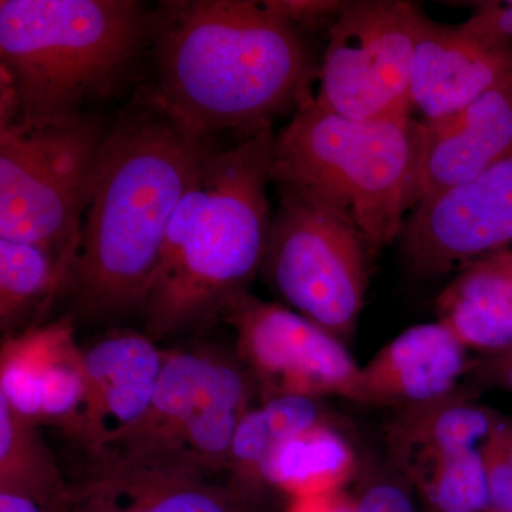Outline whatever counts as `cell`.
<instances>
[{
    "label": "cell",
    "instance_id": "cell-28",
    "mask_svg": "<svg viewBox=\"0 0 512 512\" xmlns=\"http://www.w3.org/2000/svg\"><path fill=\"white\" fill-rule=\"evenodd\" d=\"M264 8L276 18L299 26H319L329 22L332 25L346 2L340 0H266Z\"/></svg>",
    "mask_w": 512,
    "mask_h": 512
},
{
    "label": "cell",
    "instance_id": "cell-4",
    "mask_svg": "<svg viewBox=\"0 0 512 512\" xmlns=\"http://www.w3.org/2000/svg\"><path fill=\"white\" fill-rule=\"evenodd\" d=\"M153 19L134 0H2L0 69L16 123L67 119L109 97L150 49Z\"/></svg>",
    "mask_w": 512,
    "mask_h": 512
},
{
    "label": "cell",
    "instance_id": "cell-26",
    "mask_svg": "<svg viewBox=\"0 0 512 512\" xmlns=\"http://www.w3.org/2000/svg\"><path fill=\"white\" fill-rule=\"evenodd\" d=\"M481 454L487 481L488 512H512V464L495 430L481 446Z\"/></svg>",
    "mask_w": 512,
    "mask_h": 512
},
{
    "label": "cell",
    "instance_id": "cell-23",
    "mask_svg": "<svg viewBox=\"0 0 512 512\" xmlns=\"http://www.w3.org/2000/svg\"><path fill=\"white\" fill-rule=\"evenodd\" d=\"M64 276L56 256L26 242L0 238V326L10 336L36 306L47 305Z\"/></svg>",
    "mask_w": 512,
    "mask_h": 512
},
{
    "label": "cell",
    "instance_id": "cell-15",
    "mask_svg": "<svg viewBox=\"0 0 512 512\" xmlns=\"http://www.w3.org/2000/svg\"><path fill=\"white\" fill-rule=\"evenodd\" d=\"M87 409L80 441L97 453L143 419L153 402L165 352L146 333H111L83 349Z\"/></svg>",
    "mask_w": 512,
    "mask_h": 512
},
{
    "label": "cell",
    "instance_id": "cell-33",
    "mask_svg": "<svg viewBox=\"0 0 512 512\" xmlns=\"http://www.w3.org/2000/svg\"><path fill=\"white\" fill-rule=\"evenodd\" d=\"M63 512V511H62Z\"/></svg>",
    "mask_w": 512,
    "mask_h": 512
},
{
    "label": "cell",
    "instance_id": "cell-29",
    "mask_svg": "<svg viewBox=\"0 0 512 512\" xmlns=\"http://www.w3.org/2000/svg\"><path fill=\"white\" fill-rule=\"evenodd\" d=\"M470 370L484 382L493 383L512 394V348L495 355H485L480 362L470 365Z\"/></svg>",
    "mask_w": 512,
    "mask_h": 512
},
{
    "label": "cell",
    "instance_id": "cell-24",
    "mask_svg": "<svg viewBox=\"0 0 512 512\" xmlns=\"http://www.w3.org/2000/svg\"><path fill=\"white\" fill-rule=\"evenodd\" d=\"M429 512H488L481 448L437 458L404 474Z\"/></svg>",
    "mask_w": 512,
    "mask_h": 512
},
{
    "label": "cell",
    "instance_id": "cell-27",
    "mask_svg": "<svg viewBox=\"0 0 512 512\" xmlns=\"http://www.w3.org/2000/svg\"><path fill=\"white\" fill-rule=\"evenodd\" d=\"M473 8V15L461 23L467 32L497 45H512V0L476 2Z\"/></svg>",
    "mask_w": 512,
    "mask_h": 512
},
{
    "label": "cell",
    "instance_id": "cell-18",
    "mask_svg": "<svg viewBox=\"0 0 512 512\" xmlns=\"http://www.w3.org/2000/svg\"><path fill=\"white\" fill-rule=\"evenodd\" d=\"M503 417L463 394L400 410L387 429L394 466L414 468L461 451L481 448Z\"/></svg>",
    "mask_w": 512,
    "mask_h": 512
},
{
    "label": "cell",
    "instance_id": "cell-5",
    "mask_svg": "<svg viewBox=\"0 0 512 512\" xmlns=\"http://www.w3.org/2000/svg\"><path fill=\"white\" fill-rule=\"evenodd\" d=\"M423 144V121L412 114L357 120L308 94L275 136L272 181L339 208L377 251L402 235L419 204Z\"/></svg>",
    "mask_w": 512,
    "mask_h": 512
},
{
    "label": "cell",
    "instance_id": "cell-7",
    "mask_svg": "<svg viewBox=\"0 0 512 512\" xmlns=\"http://www.w3.org/2000/svg\"><path fill=\"white\" fill-rule=\"evenodd\" d=\"M255 392L242 363L201 350L165 352L143 419L90 456L228 473L232 441Z\"/></svg>",
    "mask_w": 512,
    "mask_h": 512
},
{
    "label": "cell",
    "instance_id": "cell-1",
    "mask_svg": "<svg viewBox=\"0 0 512 512\" xmlns=\"http://www.w3.org/2000/svg\"><path fill=\"white\" fill-rule=\"evenodd\" d=\"M215 148L212 137L185 124L151 90L111 126L66 275L84 312L140 308L171 218Z\"/></svg>",
    "mask_w": 512,
    "mask_h": 512
},
{
    "label": "cell",
    "instance_id": "cell-3",
    "mask_svg": "<svg viewBox=\"0 0 512 512\" xmlns=\"http://www.w3.org/2000/svg\"><path fill=\"white\" fill-rule=\"evenodd\" d=\"M271 124L215 148L167 229L153 284L141 303L146 335L164 338L222 313L264 261L271 214Z\"/></svg>",
    "mask_w": 512,
    "mask_h": 512
},
{
    "label": "cell",
    "instance_id": "cell-6",
    "mask_svg": "<svg viewBox=\"0 0 512 512\" xmlns=\"http://www.w3.org/2000/svg\"><path fill=\"white\" fill-rule=\"evenodd\" d=\"M110 128L82 113L0 127V238L55 255L66 278Z\"/></svg>",
    "mask_w": 512,
    "mask_h": 512
},
{
    "label": "cell",
    "instance_id": "cell-30",
    "mask_svg": "<svg viewBox=\"0 0 512 512\" xmlns=\"http://www.w3.org/2000/svg\"><path fill=\"white\" fill-rule=\"evenodd\" d=\"M63 511V510H62ZM53 511L28 494L0 490V512H62Z\"/></svg>",
    "mask_w": 512,
    "mask_h": 512
},
{
    "label": "cell",
    "instance_id": "cell-13",
    "mask_svg": "<svg viewBox=\"0 0 512 512\" xmlns=\"http://www.w3.org/2000/svg\"><path fill=\"white\" fill-rule=\"evenodd\" d=\"M0 396L36 426L52 424L80 440L87 380L72 318L6 336L0 355Z\"/></svg>",
    "mask_w": 512,
    "mask_h": 512
},
{
    "label": "cell",
    "instance_id": "cell-8",
    "mask_svg": "<svg viewBox=\"0 0 512 512\" xmlns=\"http://www.w3.org/2000/svg\"><path fill=\"white\" fill-rule=\"evenodd\" d=\"M279 195L261 266L266 279L296 312L348 338L365 303L373 251L339 208L288 188Z\"/></svg>",
    "mask_w": 512,
    "mask_h": 512
},
{
    "label": "cell",
    "instance_id": "cell-32",
    "mask_svg": "<svg viewBox=\"0 0 512 512\" xmlns=\"http://www.w3.org/2000/svg\"><path fill=\"white\" fill-rule=\"evenodd\" d=\"M491 255H493L495 261L501 265V268L507 272V275L510 276L512 281V248L503 249V251H498Z\"/></svg>",
    "mask_w": 512,
    "mask_h": 512
},
{
    "label": "cell",
    "instance_id": "cell-11",
    "mask_svg": "<svg viewBox=\"0 0 512 512\" xmlns=\"http://www.w3.org/2000/svg\"><path fill=\"white\" fill-rule=\"evenodd\" d=\"M512 245V148L473 180L424 198L402 232L417 276L447 274Z\"/></svg>",
    "mask_w": 512,
    "mask_h": 512
},
{
    "label": "cell",
    "instance_id": "cell-25",
    "mask_svg": "<svg viewBox=\"0 0 512 512\" xmlns=\"http://www.w3.org/2000/svg\"><path fill=\"white\" fill-rule=\"evenodd\" d=\"M352 512H419L404 478L380 476L363 485L352 500Z\"/></svg>",
    "mask_w": 512,
    "mask_h": 512
},
{
    "label": "cell",
    "instance_id": "cell-10",
    "mask_svg": "<svg viewBox=\"0 0 512 512\" xmlns=\"http://www.w3.org/2000/svg\"><path fill=\"white\" fill-rule=\"evenodd\" d=\"M222 315L237 333L239 359L262 402L278 396L356 400L360 367L328 330L247 291L232 296Z\"/></svg>",
    "mask_w": 512,
    "mask_h": 512
},
{
    "label": "cell",
    "instance_id": "cell-17",
    "mask_svg": "<svg viewBox=\"0 0 512 512\" xmlns=\"http://www.w3.org/2000/svg\"><path fill=\"white\" fill-rule=\"evenodd\" d=\"M419 202L476 178L512 148V77L447 119L426 123Z\"/></svg>",
    "mask_w": 512,
    "mask_h": 512
},
{
    "label": "cell",
    "instance_id": "cell-16",
    "mask_svg": "<svg viewBox=\"0 0 512 512\" xmlns=\"http://www.w3.org/2000/svg\"><path fill=\"white\" fill-rule=\"evenodd\" d=\"M467 349L441 322L404 330L360 367L355 402L409 409L456 393Z\"/></svg>",
    "mask_w": 512,
    "mask_h": 512
},
{
    "label": "cell",
    "instance_id": "cell-19",
    "mask_svg": "<svg viewBox=\"0 0 512 512\" xmlns=\"http://www.w3.org/2000/svg\"><path fill=\"white\" fill-rule=\"evenodd\" d=\"M437 313L467 350L495 355L512 348V281L493 255L461 271L437 299Z\"/></svg>",
    "mask_w": 512,
    "mask_h": 512
},
{
    "label": "cell",
    "instance_id": "cell-31",
    "mask_svg": "<svg viewBox=\"0 0 512 512\" xmlns=\"http://www.w3.org/2000/svg\"><path fill=\"white\" fill-rule=\"evenodd\" d=\"M495 433H497L498 440H500L501 446H503L505 454L510 458L512 464V419L501 420L497 429H495Z\"/></svg>",
    "mask_w": 512,
    "mask_h": 512
},
{
    "label": "cell",
    "instance_id": "cell-20",
    "mask_svg": "<svg viewBox=\"0 0 512 512\" xmlns=\"http://www.w3.org/2000/svg\"><path fill=\"white\" fill-rule=\"evenodd\" d=\"M352 444L329 421L282 444L262 468L261 481L293 497L338 491L355 471Z\"/></svg>",
    "mask_w": 512,
    "mask_h": 512
},
{
    "label": "cell",
    "instance_id": "cell-2",
    "mask_svg": "<svg viewBox=\"0 0 512 512\" xmlns=\"http://www.w3.org/2000/svg\"><path fill=\"white\" fill-rule=\"evenodd\" d=\"M154 96L204 136L254 131L298 107L315 70L298 28L262 2L177 0L154 10Z\"/></svg>",
    "mask_w": 512,
    "mask_h": 512
},
{
    "label": "cell",
    "instance_id": "cell-9",
    "mask_svg": "<svg viewBox=\"0 0 512 512\" xmlns=\"http://www.w3.org/2000/svg\"><path fill=\"white\" fill-rule=\"evenodd\" d=\"M424 18L412 2H346L329 28L316 103L357 120L412 114L413 57Z\"/></svg>",
    "mask_w": 512,
    "mask_h": 512
},
{
    "label": "cell",
    "instance_id": "cell-12",
    "mask_svg": "<svg viewBox=\"0 0 512 512\" xmlns=\"http://www.w3.org/2000/svg\"><path fill=\"white\" fill-rule=\"evenodd\" d=\"M63 512H276L268 488L181 464L92 457Z\"/></svg>",
    "mask_w": 512,
    "mask_h": 512
},
{
    "label": "cell",
    "instance_id": "cell-21",
    "mask_svg": "<svg viewBox=\"0 0 512 512\" xmlns=\"http://www.w3.org/2000/svg\"><path fill=\"white\" fill-rule=\"evenodd\" d=\"M325 421L318 399L278 396L264 400L239 423L229 451L228 473L252 487L268 488L261 481L268 458L292 437Z\"/></svg>",
    "mask_w": 512,
    "mask_h": 512
},
{
    "label": "cell",
    "instance_id": "cell-22",
    "mask_svg": "<svg viewBox=\"0 0 512 512\" xmlns=\"http://www.w3.org/2000/svg\"><path fill=\"white\" fill-rule=\"evenodd\" d=\"M0 490L36 498L53 511H62L69 484L52 453L40 439L37 426L0 396Z\"/></svg>",
    "mask_w": 512,
    "mask_h": 512
},
{
    "label": "cell",
    "instance_id": "cell-14",
    "mask_svg": "<svg viewBox=\"0 0 512 512\" xmlns=\"http://www.w3.org/2000/svg\"><path fill=\"white\" fill-rule=\"evenodd\" d=\"M512 77V45L426 16L414 50L410 101L426 123L454 116Z\"/></svg>",
    "mask_w": 512,
    "mask_h": 512
}]
</instances>
